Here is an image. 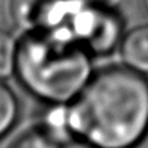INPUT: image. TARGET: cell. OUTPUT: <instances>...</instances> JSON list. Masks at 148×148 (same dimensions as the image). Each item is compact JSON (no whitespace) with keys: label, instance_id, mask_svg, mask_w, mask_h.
<instances>
[{"label":"cell","instance_id":"cell-7","mask_svg":"<svg viewBox=\"0 0 148 148\" xmlns=\"http://www.w3.org/2000/svg\"><path fill=\"white\" fill-rule=\"evenodd\" d=\"M92 3H95L100 8L110 9V11H119V8L123 6L124 0H91Z\"/></svg>","mask_w":148,"mask_h":148},{"label":"cell","instance_id":"cell-4","mask_svg":"<svg viewBox=\"0 0 148 148\" xmlns=\"http://www.w3.org/2000/svg\"><path fill=\"white\" fill-rule=\"evenodd\" d=\"M116 51L123 65L148 76V23L127 29Z\"/></svg>","mask_w":148,"mask_h":148},{"label":"cell","instance_id":"cell-3","mask_svg":"<svg viewBox=\"0 0 148 148\" xmlns=\"http://www.w3.org/2000/svg\"><path fill=\"white\" fill-rule=\"evenodd\" d=\"M9 148H94L66 125L44 119L29 127L11 142Z\"/></svg>","mask_w":148,"mask_h":148},{"label":"cell","instance_id":"cell-1","mask_svg":"<svg viewBox=\"0 0 148 148\" xmlns=\"http://www.w3.org/2000/svg\"><path fill=\"white\" fill-rule=\"evenodd\" d=\"M50 107L47 118L94 148H134L148 133V76L123 64L106 66L76 100Z\"/></svg>","mask_w":148,"mask_h":148},{"label":"cell","instance_id":"cell-8","mask_svg":"<svg viewBox=\"0 0 148 148\" xmlns=\"http://www.w3.org/2000/svg\"><path fill=\"white\" fill-rule=\"evenodd\" d=\"M139 2H140V8H142L144 14H145L147 18H148V0H139Z\"/></svg>","mask_w":148,"mask_h":148},{"label":"cell","instance_id":"cell-6","mask_svg":"<svg viewBox=\"0 0 148 148\" xmlns=\"http://www.w3.org/2000/svg\"><path fill=\"white\" fill-rule=\"evenodd\" d=\"M20 36L12 30L0 27V80L6 82L15 76Z\"/></svg>","mask_w":148,"mask_h":148},{"label":"cell","instance_id":"cell-5","mask_svg":"<svg viewBox=\"0 0 148 148\" xmlns=\"http://www.w3.org/2000/svg\"><path fill=\"white\" fill-rule=\"evenodd\" d=\"M21 116V103L17 92L0 80V140L9 136Z\"/></svg>","mask_w":148,"mask_h":148},{"label":"cell","instance_id":"cell-2","mask_svg":"<svg viewBox=\"0 0 148 148\" xmlns=\"http://www.w3.org/2000/svg\"><path fill=\"white\" fill-rule=\"evenodd\" d=\"M92 56L77 45L41 33L20 35L15 79L24 92L47 106L68 104L92 77Z\"/></svg>","mask_w":148,"mask_h":148}]
</instances>
